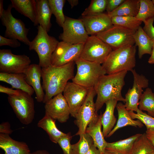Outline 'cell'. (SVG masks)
Listing matches in <instances>:
<instances>
[{"label":"cell","instance_id":"cell-19","mask_svg":"<svg viewBox=\"0 0 154 154\" xmlns=\"http://www.w3.org/2000/svg\"><path fill=\"white\" fill-rule=\"evenodd\" d=\"M101 114L93 119L88 125L86 133L88 134L93 141L94 144L103 154L106 150L108 142L105 140L101 128Z\"/></svg>","mask_w":154,"mask_h":154},{"label":"cell","instance_id":"cell-30","mask_svg":"<svg viewBox=\"0 0 154 154\" xmlns=\"http://www.w3.org/2000/svg\"><path fill=\"white\" fill-rule=\"evenodd\" d=\"M154 151V146L145 133L136 139L130 154H150Z\"/></svg>","mask_w":154,"mask_h":154},{"label":"cell","instance_id":"cell-29","mask_svg":"<svg viewBox=\"0 0 154 154\" xmlns=\"http://www.w3.org/2000/svg\"><path fill=\"white\" fill-rule=\"evenodd\" d=\"M139 0H125L117 8L107 13L110 17L116 16L136 17L139 9Z\"/></svg>","mask_w":154,"mask_h":154},{"label":"cell","instance_id":"cell-25","mask_svg":"<svg viewBox=\"0 0 154 154\" xmlns=\"http://www.w3.org/2000/svg\"><path fill=\"white\" fill-rule=\"evenodd\" d=\"M13 8L29 19L35 26L37 18L36 1L35 0H11Z\"/></svg>","mask_w":154,"mask_h":154},{"label":"cell","instance_id":"cell-13","mask_svg":"<svg viewBox=\"0 0 154 154\" xmlns=\"http://www.w3.org/2000/svg\"><path fill=\"white\" fill-rule=\"evenodd\" d=\"M84 43L71 44L62 41L59 42L52 54L51 65L59 66L75 62L80 58Z\"/></svg>","mask_w":154,"mask_h":154},{"label":"cell","instance_id":"cell-27","mask_svg":"<svg viewBox=\"0 0 154 154\" xmlns=\"http://www.w3.org/2000/svg\"><path fill=\"white\" fill-rule=\"evenodd\" d=\"M55 120L45 114L44 116L38 122L37 126L46 132L51 141L57 143L60 138L65 135L66 133L57 128L55 124Z\"/></svg>","mask_w":154,"mask_h":154},{"label":"cell","instance_id":"cell-48","mask_svg":"<svg viewBox=\"0 0 154 154\" xmlns=\"http://www.w3.org/2000/svg\"><path fill=\"white\" fill-rule=\"evenodd\" d=\"M68 1L71 5V8L77 5L79 2L78 0H68Z\"/></svg>","mask_w":154,"mask_h":154},{"label":"cell","instance_id":"cell-20","mask_svg":"<svg viewBox=\"0 0 154 154\" xmlns=\"http://www.w3.org/2000/svg\"><path fill=\"white\" fill-rule=\"evenodd\" d=\"M0 148L5 154H30V149L27 144L12 138L9 135L0 133Z\"/></svg>","mask_w":154,"mask_h":154},{"label":"cell","instance_id":"cell-34","mask_svg":"<svg viewBox=\"0 0 154 154\" xmlns=\"http://www.w3.org/2000/svg\"><path fill=\"white\" fill-rule=\"evenodd\" d=\"M79 141L72 145L73 154H86L93 144V141L91 136L85 133L80 135Z\"/></svg>","mask_w":154,"mask_h":154},{"label":"cell","instance_id":"cell-4","mask_svg":"<svg viewBox=\"0 0 154 154\" xmlns=\"http://www.w3.org/2000/svg\"><path fill=\"white\" fill-rule=\"evenodd\" d=\"M37 34L29 46L30 50L37 53L39 59L38 64L42 68L47 67L51 64L52 54L59 42L40 25L37 26Z\"/></svg>","mask_w":154,"mask_h":154},{"label":"cell","instance_id":"cell-21","mask_svg":"<svg viewBox=\"0 0 154 154\" xmlns=\"http://www.w3.org/2000/svg\"><path fill=\"white\" fill-rule=\"evenodd\" d=\"M116 107L118 112V119L116 124L107 137H110L118 129L125 126H131L139 128L143 126V124L140 120H134L131 118L125 104L119 102L117 104Z\"/></svg>","mask_w":154,"mask_h":154},{"label":"cell","instance_id":"cell-38","mask_svg":"<svg viewBox=\"0 0 154 154\" xmlns=\"http://www.w3.org/2000/svg\"><path fill=\"white\" fill-rule=\"evenodd\" d=\"M72 137L70 133L69 132L58 140L57 143L62 149L63 154H73L72 145L70 143Z\"/></svg>","mask_w":154,"mask_h":154},{"label":"cell","instance_id":"cell-26","mask_svg":"<svg viewBox=\"0 0 154 154\" xmlns=\"http://www.w3.org/2000/svg\"><path fill=\"white\" fill-rule=\"evenodd\" d=\"M133 38L135 45L138 47L139 58L145 54H151L154 42L144 32L140 26L135 32Z\"/></svg>","mask_w":154,"mask_h":154},{"label":"cell","instance_id":"cell-23","mask_svg":"<svg viewBox=\"0 0 154 154\" xmlns=\"http://www.w3.org/2000/svg\"><path fill=\"white\" fill-rule=\"evenodd\" d=\"M117 102L114 99H111L107 101L105 104V111L102 114H101L102 131L104 137H107L115 126L117 119L114 115V111Z\"/></svg>","mask_w":154,"mask_h":154},{"label":"cell","instance_id":"cell-44","mask_svg":"<svg viewBox=\"0 0 154 154\" xmlns=\"http://www.w3.org/2000/svg\"><path fill=\"white\" fill-rule=\"evenodd\" d=\"M145 133L147 138L154 146V130H147Z\"/></svg>","mask_w":154,"mask_h":154},{"label":"cell","instance_id":"cell-18","mask_svg":"<svg viewBox=\"0 0 154 154\" xmlns=\"http://www.w3.org/2000/svg\"><path fill=\"white\" fill-rule=\"evenodd\" d=\"M25 74L26 82L34 90L37 101L42 102L45 93L40 82L42 68L38 64H31Z\"/></svg>","mask_w":154,"mask_h":154},{"label":"cell","instance_id":"cell-11","mask_svg":"<svg viewBox=\"0 0 154 154\" xmlns=\"http://www.w3.org/2000/svg\"><path fill=\"white\" fill-rule=\"evenodd\" d=\"M62 28L59 39L71 44L84 43L89 36L81 19L65 16Z\"/></svg>","mask_w":154,"mask_h":154},{"label":"cell","instance_id":"cell-31","mask_svg":"<svg viewBox=\"0 0 154 154\" xmlns=\"http://www.w3.org/2000/svg\"><path fill=\"white\" fill-rule=\"evenodd\" d=\"M138 108L147 112L148 114L154 117V93L149 88L143 93L139 100Z\"/></svg>","mask_w":154,"mask_h":154},{"label":"cell","instance_id":"cell-14","mask_svg":"<svg viewBox=\"0 0 154 154\" xmlns=\"http://www.w3.org/2000/svg\"><path fill=\"white\" fill-rule=\"evenodd\" d=\"M91 88L68 82L62 92L69 106L71 116L75 118L85 101Z\"/></svg>","mask_w":154,"mask_h":154},{"label":"cell","instance_id":"cell-16","mask_svg":"<svg viewBox=\"0 0 154 154\" xmlns=\"http://www.w3.org/2000/svg\"><path fill=\"white\" fill-rule=\"evenodd\" d=\"M45 114L60 123L68 119L70 112L68 103L62 93L54 96L45 103Z\"/></svg>","mask_w":154,"mask_h":154},{"label":"cell","instance_id":"cell-28","mask_svg":"<svg viewBox=\"0 0 154 154\" xmlns=\"http://www.w3.org/2000/svg\"><path fill=\"white\" fill-rule=\"evenodd\" d=\"M141 134L137 133L124 139L108 142L106 149L120 154H130L134 143Z\"/></svg>","mask_w":154,"mask_h":154},{"label":"cell","instance_id":"cell-32","mask_svg":"<svg viewBox=\"0 0 154 154\" xmlns=\"http://www.w3.org/2000/svg\"><path fill=\"white\" fill-rule=\"evenodd\" d=\"M111 18L113 25L120 26L135 32L138 29L142 22L135 17L116 16Z\"/></svg>","mask_w":154,"mask_h":154},{"label":"cell","instance_id":"cell-17","mask_svg":"<svg viewBox=\"0 0 154 154\" xmlns=\"http://www.w3.org/2000/svg\"><path fill=\"white\" fill-rule=\"evenodd\" d=\"M82 20L88 34L96 35L112 27L111 18L107 13H103L93 15L82 17Z\"/></svg>","mask_w":154,"mask_h":154},{"label":"cell","instance_id":"cell-40","mask_svg":"<svg viewBox=\"0 0 154 154\" xmlns=\"http://www.w3.org/2000/svg\"><path fill=\"white\" fill-rule=\"evenodd\" d=\"M154 18L150 19L144 23L143 28L145 33L154 42V27L153 23Z\"/></svg>","mask_w":154,"mask_h":154},{"label":"cell","instance_id":"cell-37","mask_svg":"<svg viewBox=\"0 0 154 154\" xmlns=\"http://www.w3.org/2000/svg\"><path fill=\"white\" fill-rule=\"evenodd\" d=\"M129 112L132 119H137L145 125L147 130H154V117L143 112L139 108L137 111L136 113L131 110L129 111Z\"/></svg>","mask_w":154,"mask_h":154},{"label":"cell","instance_id":"cell-35","mask_svg":"<svg viewBox=\"0 0 154 154\" xmlns=\"http://www.w3.org/2000/svg\"><path fill=\"white\" fill-rule=\"evenodd\" d=\"M52 14L54 15L56 22L59 26L62 27L65 20V16L63 12L65 0H48Z\"/></svg>","mask_w":154,"mask_h":154},{"label":"cell","instance_id":"cell-2","mask_svg":"<svg viewBox=\"0 0 154 154\" xmlns=\"http://www.w3.org/2000/svg\"><path fill=\"white\" fill-rule=\"evenodd\" d=\"M127 71H123L102 76L94 87L97 95L95 105L97 112L111 99L125 102L121 91L125 84L124 78Z\"/></svg>","mask_w":154,"mask_h":154},{"label":"cell","instance_id":"cell-15","mask_svg":"<svg viewBox=\"0 0 154 154\" xmlns=\"http://www.w3.org/2000/svg\"><path fill=\"white\" fill-rule=\"evenodd\" d=\"M131 71L133 77V85L125 95V105L128 110L136 112L138 109L139 102L143 94V88H148L149 82L144 76L139 74L135 69H133Z\"/></svg>","mask_w":154,"mask_h":154},{"label":"cell","instance_id":"cell-24","mask_svg":"<svg viewBox=\"0 0 154 154\" xmlns=\"http://www.w3.org/2000/svg\"><path fill=\"white\" fill-rule=\"evenodd\" d=\"M36 21L35 26L40 25L47 32L51 27L50 19L52 13L48 0H36Z\"/></svg>","mask_w":154,"mask_h":154},{"label":"cell","instance_id":"cell-51","mask_svg":"<svg viewBox=\"0 0 154 154\" xmlns=\"http://www.w3.org/2000/svg\"><path fill=\"white\" fill-rule=\"evenodd\" d=\"M150 154H154V151L152 152L151 153H150Z\"/></svg>","mask_w":154,"mask_h":154},{"label":"cell","instance_id":"cell-22","mask_svg":"<svg viewBox=\"0 0 154 154\" xmlns=\"http://www.w3.org/2000/svg\"><path fill=\"white\" fill-rule=\"evenodd\" d=\"M0 81L11 85L12 88L24 91L32 96L35 92L26 82L24 73L11 74L0 72Z\"/></svg>","mask_w":154,"mask_h":154},{"label":"cell","instance_id":"cell-7","mask_svg":"<svg viewBox=\"0 0 154 154\" xmlns=\"http://www.w3.org/2000/svg\"><path fill=\"white\" fill-rule=\"evenodd\" d=\"M13 8L11 4L9 5L0 17L2 25L6 28L4 37L17 39L29 46L31 42L27 37L29 29L26 27L21 20L13 16L11 11Z\"/></svg>","mask_w":154,"mask_h":154},{"label":"cell","instance_id":"cell-12","mask_svg":"<svg viewBox=\"0 0 154 154\" xmlns=\"http://www.w3.org/2000/svg\"><path fill=\"white\" fill-rule=\"evenodd\" d=\"M96 95L94 88H91L85 101L76 114L74 123L78 128V131L76 135L85 133L89 123L98 117L94 100Z\"/></svg>","mask_w":154,"mask_h":154},{"label":"cell","instance_id":"cell-8","mask_svg":"<svg viewBox=\"0 0 154 154\" xmlns=\"http://www.w3.org/2000/svg\"><path fill=\"white\" fill-rule=\"evenodd\" d=\"M135 32L121 26L113 25L96 35L114 50L129 45H134Z\"/></svg>","mask_w":154,"mask_h":154},{"label":"cell","instance_id":"cell-6","mask_svg":"<svg viewBox=\"0 0 154 154\" xmlns=\"http://www.w3.org/2000/svg\"><path fill=\"white\" fill-rule=\"evenodd\" d=\"M19 90L18 94L8 96V101L19 121L23 124L28 125L34 118V100L31 95Z\"/></svg>","mask_w":154,"mask_h":154},{"label":"cell","instance_id":"cell-33","mask_svg":"<svg viewBox=\"0 0 154 154\" xmlns=\"http://www.w3.org/2000/svg\"><path fill=\"white\" fill-rule=\"evenodd\" d=\"M139 11L135 17L144 23L154 18V4L151 0H139Z\"/></svg>","mask_w":154,"mask_h":154},{"label":"cell","instance_id":"cell-36","mask_svg":"<svg viewBox=\"0 0 154 154\" xmlns=\"http://www.w3.org/2000/svg\"><path fill=\"white\" fill-rule=\"evenodd\" d=\"M107 0H92L89 6L82 14V17L103 13L106 10Z\"/></svg>","mask_w":154,"mask_h":154},{"label":"cell","instance_id":"cell-50","mask_svg":"<svg viewBox=\"0 0 154 154\" xmlns=\"http://www.w3.org/2000/svg\"><path fill=\"white\" fill-rule=\"evenodd\" d=\"M103 154H120L114 153V152H110L108 151L106 149V150L105 152H104V153H103Z\"/></svg>","mask_w":154,"mask_h":154},{"label":"cell","instance_id":"cell-5","mask_svg":"<svg viewBox=\"0 0 154 154\" xmlns=\"http://www.w3.org/2000/svg\"><path fill=\"white\" fill-rule=\"evenodd\" d=\"M77 68L72 82L84 86L94 88L99 78L106 74L102 65L80 58L75 61Z\"/></svg>","mask_w":154,"mask_h":154},{"label":"cell","instance_id":"cell-10","mask_svg":"<svg viewBox=\"0 0 154 154\" xmlns=\"http://www.w3.org/2000/svg\"><path fill=\"white\" fill-rule=\"evenodd\" d=\"M31 63L29 57L25 54L15 55L10 49H0V72L25 74Z\"/></svg>","mask_w":154,"mask_h":154},{"label":"cell","instance_id":"cell-3","mask_svg":"<svg viewBox=\"0 0 154 154\" xmlns=\"http://www.w3.org/2000/svg\"><path fill=\"white\" fill-rule=\"evenodd\" d=\"M136 46L129 45L112 50L102 65L106 74L133 70L136 64Z\"/></svg>","mask_w":154,"mask_h":154},{"label":"cell","instance_id":"cell-42","mask_svg":"<svg viewBox=\"0 0 154 154\" xmlns=\"http://www.w3.org/2000/svg\"><path fill=\"white\" fill-rule=\"evenodd\" d=\"M13 132L11 128V126L8 122H3L0 125V133L9 135Z\"/></svg>","mask_w":154,"mask_h":154},{"label":"cell","instance_id":"cell-47","mask_svg":"<svg viewBox=\"0 0 154 154\" xmlns=\"http://www.w3.org/2000/svg\"><path fill=\"white\" fill-rule=\"evenodd\" d=\"M30 154H50L45 150H39L31 153Z\"/></svg>","mask_w":154,"mask_h":154},{"label":"cell","instance_id":"cell-46","mask_svg":"<svg viewBox=\"0 0 154 154\" xmlns=\"http://www.w3.org/2000/svg\"><path fill=\"white\" fill-rule=\"evenodd\" d=\"M151 56L149 58L148 62L150 64H154V44L153 46Z\"/></svg>","mask_w":154,"mask_h":154},{"label":"cell","instance_id":"cell-41","mask_svg":"<svg viewBox=\"0 0 154 154\" xmlns=\"http://www.w3.org/2000/svg\"><path fill=\"white\" fill-rule=\"evenodd\" d=\"M125 0H107L106 10L107 13L112 12L117 8Z\"/></svg>","mask_w":154,"mask_h":154},{"label":"cell","instance_id":"cell-43","mask_svg":"<svg viewBox=\"0 0 154 154\" xmlns=\"http://www.w3.org/2000/svg\"><path fill=\"white\" fill-rule=\"evenodd\" d=\"M0 92L6 94L8 96H11L18 94L19 92V90H15L13 88L6 87L0 85Z\"/></svg>","mask_w":154,"mask_h":154},{"label":"cell","instance_id":"cell-39","mask_svg":"<svg viewBox=\"0 0 154 154\" xmlns=\"http://www.w3.org/2000/svg\"><path fill=\"white\" fill-rule=\"evenodd\" d=\"M21 43L18 40L5 37L0 35V46H8L11 47L16 48L20 47Z\"/></svg>","mask_w":154,"mask_h":154},{"label":"cell","instance_id":"cell-1","mask_svg":"<svg viewBox=\"0 0 154 154\" xmlns=\"http://www.w3.org/2000/svg\"><path fill=\"white\" fill-rule=\"evenodd\" d=\"M75 63L73 62L61 66L51 65L42 68V86L45 92L43 103L62 93L68 80H72L74 76Z\"/></svg>","mask_w":154,"mask_h":154},{"label":"cell","instance_id":"cell-52","mask_svg":"<svg viewBox=\"0 0 154 154\" xmlns=\"http://www.w3.org/2000/svg\"><path fill=\"white\" fill-rule=\"evenodd\" d=\"M152 1L153 3L154 4V0H152Z\"/></svg>","mask_w":154,"mask_h":154},{"label":"cell","instance_id":"cell-49","mask_svg":"<svg viewBox=\"0 0 154 154\" xmlns=\"http://www.w3.org/2000/svg\"><path fill=\"white\" fill-rule=\"evenodd\" d=\"M4 9L3 8V1L0 0V17L2 15Z\"/></svg>","mask_w":154,"mask_h":154},{"label":"cell","instance_id":"cell-9","mask_svg":"<svg viewBox=\"0 0 154 154\" xmlns=\"http://www.w3.org/2000/svg\"><path fill=\"white\" fill-rule=\"evenodd\" d=\"M112 50L109 45L96 35H91L84 43L80 58L101 64Z\"/></svg>","mask_w":154,"mask_h":154},{"label":"cell","instance_id":"cell-45","mask_svg":"<svg viewBox=\"0 0 154 154\" xmlns=\"http://www.w3.org/2000/svg\"><path fill=\"white\" fill-rule=\"evenodd\" d=\"M86 154H101L100 150L93 144Z\"/></svg>","mask_w":154,"mask_h":154}]
</instances>
